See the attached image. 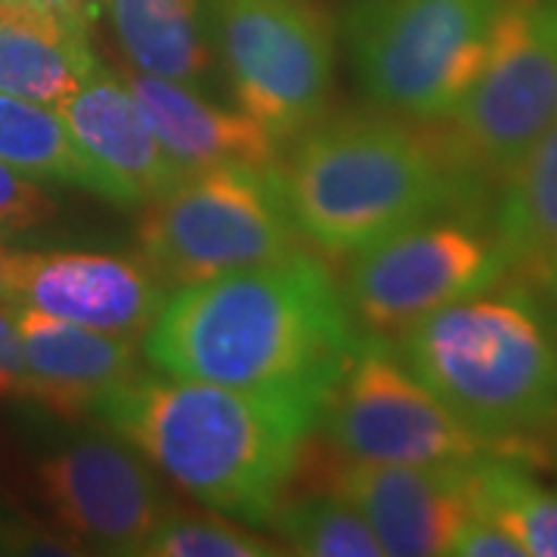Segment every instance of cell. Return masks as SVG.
<instances>
[{"instance_id": "6da1fadb", "label": "cell", "mask_w": 557, "mask_h": 557, "mask_svg": "<svg viewBox=\"0 0 557 557\" xmlns=\"http://www.w3.org/2000/svg\"><path fill=\"white\" fill-rule=\"evenodd\" d=\"M362 332L329 267L307 251L174 288L143 354L156 372L322 412Z\"/></svg>"}, {"instance_id": "7a4b0ae2", "label": "cell", "mask_w": 557, "mask_h": 557, "mask_svg": "<svg viewBox=\"0 0 557 557\" xmlns=\"http://www.w3.org/2000/svg\"><path fill=\"white\" fill-rule=\"evenodd\" d=\"M276 174L300 239L347 258L418 220L480 218L490 193L440 121L369 112L319 119Z\"/></svg>"}, {"instance_id": "3957f363", "label": "cell", "mask_w": 557, "mask_h": 557, "mask_svg": "<svg viewBox=\"0 0 557 557\" xmlns=\"http://www.w3.org/2000/svg\"><path fill=\"white\" fill-rule=\"evenodd\" d=\"M161 478L223 518L267 527L319 416L211 381L139 372L97 409Z\"/></svg>"}, {"instance_id": "277c9868", "label": "cell", "mask_w": 557, "mask_h": 557, "mask_svg": "<svg viewBox=\"0 0 557 557\" xmlns=\"http://www.w3.org/2000/svg\"><path fill=\"white\" fill-rule=\"evenodd\" d=\"M397 354L490 449L533 443L557 418V325L527 285L440 307L399 332Z\"/></svg>"}, {"instance_id": "5b68a950", "label": "cell", "mask_w": 557, "mask_h": 557, "mask_svg": "<svg viewBox=\"0 0 557 557\" xmlns=\"http://www.w3.org/2000/svg\"><path fill=\"white\" fill-rule=\"evenodd\" d=\"M505 0H357L344 40L366 97L403 119L446 121L486 65Z\"/></svg>"}, {"instance_id": "8992f818", "label": "cell", "mask_w": 557, "mask_h": 557, "mask_svg": "<svg viewBox=\"0 0 557 557\" xmlns=\"http://www.w3.org/2000/svg\"><path fill=\"white\" fill-rule=\"evenodd\" d=\"M276 164H214L183 171L143 205L137 251L174 292L300 251L278 189Z\"/></svg>"}, {"instance_id": "52a82bcc", "label": "cell", "mask_w": 557, "mask_h": 557, "mask_svg": "<svg viewBox=\"0 0 557 557\" xmlns=\"http://www.w3.org/2000/svg\"><path fill=\"white\" fill-rule=\"evenodd\" d=\"M208 22L239 109L276 143L325 119L335 20L319 0H214Z\"/></svg>"}, {"instance_id": "ba28073f", "label": "cell", "mask_w": 557, "mask_h": 557, "mask_svg": "<svg viewBox=\"0 0 557 557\" xmlns=\"http://www.w3.org/2000/svg\"><path fill=\"white\" fill-rule=\"evenodd\" d=\"M344 300L362 335L397 338L453 300L498 288L511 260L474 214L418 220L350 255Z\"/></svg>"}, {"instance_id": "9c48e42d", "label": "cell", "mask_w": 557, "mask_h": 557, "mask_svg": "<svg viewBox=\"0 0 557 557\" xmlns=\"http://www.w3.org/2000/svg\"><path fill=\"white\" fill-rule=\"evenodd\" d=\"M557 119V10L545 0H505L486 65L440 121L486 186L505 183Z\"/></svg>"}, {"instance_id": "30bf717a", "label": "cell", "mask_w": 557, "mask_h": 557, "mask_svg": "<svg viewBox=\"0 0 557 557\" xmlns=\"http://www.w3.org/2000/svg\"><path fill=\"white\" fill-rule=\"evenodd\" d=\"M317 428L335 456L375 465H468L490 449L375 335L362 338Z\"/></svg>"}, {"instance_id": "8fae6325", "label": "cell", "mask_w": 557, "mask_h": 557, "mask_svg": "<svg viewBox=\"0 0 557 557\" xmlns=\"http://www.w3.org/2000/svg\"><path fill=\"white\" fill-rule=\"evenodd\" d=\"M38 496L62 533L97 555H143L174 515L152 465L112 431L62 440L40 458Z\"/></svg>"}, {"instance_id": "7c38bea8", "label": "cell", "mask_w": 557, "mask_h": 557, "mask_svg": "<svg viewBox=\"0 0 557 557\" xmlns=\"http://www.w3.org/2000/svg\"><path fill=\"white\" fill-rule=\"evenodd\" d=\"M329 486L344 496L384 545V555H449L453 539L474 515L468 465H375L332 458Z\"/></svg>"}, {"instance_id": "4fadbf2b", "label": "cell", "mask_w": 557, "mask_h": 557, "mask_svg": "<svg viewBox=\"0 0 557 557\" xmlns=\"http://www.w3.org/2000/svg\"><path fill=\"white\" fill-rule=\"evenodd\" d=\"M171 288L143 258L112 251H13V307L139 338Z\"/></svg>"}, {"instance_id": "5bb4252c", "label": "cell", "mask_w": 557, "mask_h": 557, "mask_svg": "<svg viewBox=\"0 0 557 557\" xmlns=\"http://www.w3.org/2000/svg\"><path fill=\"white\" fill-rule=\"evenodd\" d=\"M57 109L81 152L100 174L106 201L139 208L183 174L149 127L127 81L100 62Z\"/></svg>"}, {"instance_id": "9a60e30c", "label": "cell", "mask_w": 557, "mask_h": 557, "mask_svg": "<svg viewBox=\"0 0 557 557\" xmlns=\"http://www.w3.org/2000/svg\"><path fill=\"white\" fill-rule=\"evenodd\" d=\"M25 394L53 416L81 421L139 375L137 338L16 307Z\"/></svg>"}, {"instance_id": "2e32d148", "label": "cell", "mask_w": 557, "mask_h": 557, "mask_svg": "<svg viewBox=\"0 0 557 557\" xmlns=\"http://www.w3.org/2000/svg\"><path fill=\"white\" fill-rule=\"evenodd\" d=\"M127 87L164 152L183 171L214 164H276V139L245 112L208 100L196 84L127 69Z\"/></svg>"}, {"instance_id": "e0dca14e", "label": "cell", "mask_w": 557, "mask_h": 557, "mask_svg": "<svg viewBox=\"0 0 557 557\" xmlns=\"http://www.w3.org/2000/svg\"><path fill=\"white\" fill-rule=\"evenodd\" d=\"M87 25L22 0H0V90L60 106L97 65Z\"/></svg>"}, {"instance_id": "ac0fdd59", "label": "cell", "mask_w": 557, "mask_h": 557, "mask_svg": "<svg viewBox=\"0 0 557 557\" xmlns=\"http://www.w3.org/2000/svg\"><path fill=\"white\" fill-rule=\"evenodd\" d=\"M131 72L201 87L214 44L205 0H100Z\"/></svg>"}, {"instance_id": "d6986e66", "label": "cell", "mask_w": 557, "mask_h": 557, "mask_svg": "<svg viewBox=\"0 0 557 557\" xmlns=\"http://www.w3.org/2000/svg\"><path fill=\"white\" fill-rule=\"evenodd\" d=\"M490 223L511 270L557 245V119L505 177Z\"/></svg>"}, {"instance_id": "ffe728a7", "label": "cell", "mask_w": 557, "mask_h": 557, "mask_svg": "<svg viewBox=\"0 0 557 557\" xmlns=\"http://www.w3.org/2000/svg\"><path fill=\"white\" fill-rule=\"evenodd\" d=\"M0 161L22 177L62 183L102 199L100 174L81 152L60 109L0 90Z\"/></svg>"}, {"instance_id": "44dd1931", "label": "cell", "mask_w": 557, "mask_h": 557, "mask_svg": "<svg viewBox=\"0 0 557 557\" xmlns=\"http://www.w3.org/2000/svg\"><path fill=\"white\" fill-rule=\"evenodd\" d=\"M474 511L498 520L527 557H557V490L539 483L527 465L498 449L471 461Z\"/></svg>"}, {"instance_id": "7402d4cb", "label": "cell", "mask_w": 557, "mask_h": 557, "mask_svg": "<svg viewBox=\"0 0 557 557\" xmlns=\"http://www.w3.org/2000/svg\"><path fill=\"white\" fill-rule=\"evenodd\" d=\"M276 530L288 555L307 557H381L384 545L369 520L335 490L282 502L267 523Z\"/></svg>"}, {"instance_id": "603a6c76", "label": "cell", "mask_w": 557, "mask_h": 557, "mask_svg": "<svg viewBox=\"0 0 557 557\" xmlns=\"http://www.w3.org/2000/svg\"><path fill=\"white\" fill-rule=\"evenodd\" d=\"M278 555L267 539L223 518L171 515L143 545V557H270Z\"/></svg>"}, {"instance_id": "cb8c5ba5", "label": "cell", "mask_w": 557, "mask_h": 557, "mask_svg": "<svg viewBox=\"0 0 557 557\" xmlns=\"http://www.w3.org/2000/svg\"><path fill=\"white\" fill-rule=\"evenodd\" d=\"M57 214L53 199L22 177L16 168L0 161V233H32Z\"/></svg>"}, {"instance_id": "d4e9b609", "label": "cell", "mask_w": 557, "mask_h": 557, "mask_svg": "<svg viewBox=\"0 0 557 557\" xmlns=\"http://www.w3.org/2000/svg\"><path fill=\"white\" fill-rule=\"evenodd\" d=\"M449 555L458 557H527L523 545L498 520L474 511L453 539Z\"/></svg>"}, {"instance_id": "484cf974", "label": "cell", "mask_w": 557, "mask_h": 557, "mask_svg": "<svg viewBox=\"0 0 557 557\" xmlns=\"http://www.w3.org/2000/svg\"><path fill=\"white\" fill-rule=\"evenodd\" d=\"M25 394V359H22L16 307L0 304V399Z\"/></svg>"}, {"instance_id": "4316f807", "label": "cell", "mask_w": 557, "mask_h": 557, "mask_svg": "<svg viewBox=\"0 0 557 557\" xmlns=\"http://www.w3.org/2000/svg\"><path fill=\"white\" fill-rule=\"evenodd\" d=\"M520 273L527 278V288L539 298V304L548 310V317L555 319L557 325V245L548 248L542 258H536L533 263L520 267Z\"/></svg>"}, {"instance_id": "83f0119b", "label": "cell", "mask_w": 557, "mask_h": 557, "mask_svg": "<svg viewBox=\"0 0 557 557\" xmlns=\"http://www.w3.org/2000/svg\"><path fill=\"white\" fill-rule=\"evenodd\" d=\"M22 3L38 7V10H47V13L60 16V20L90 28V0H22Z\"/></svg>"}, {"instance_id": "f1b7e54d", "label": "cell", "mask_w": 557, "mask_h": 557, "mask_svg": "<svg viewBox=\"0 0 557 557\" xmlns=\"http://www.w3.org/2000/svg\"><path fill=\"white\" fill-rule=\"evenodd\" d=\"M0 304L13 307V251L0 245Z\"/></svg>"}, {"instance_id": "f546056e", "label": "cell", "mask_w": 557, "mask_h": 557, "mask_svg": "<svg viewBox=\"0 0 557 557\" xmlns=\"http://www.w3.org/2000/svg\"><path fill=\"white\" fill-rule=\"evenodd\" d=\"M545 453H548V465L555 468L557 474V418L545 428Z\"/></svg>"}, {"instance_id": "4dcf8cb0", "label": "cell", "mask_w": 557, "mask_h": 557, "mask_svg": "<svg viewBox=\"0 0 557 557\" xmlns=\"http://www.w3.org/2000/svg\"><path fill=\"white\" fill-rule=\"evenodd\" d=\"M545 3H548V7H555V10H557V0H545Z\"/></svg>"}]
</instances>
